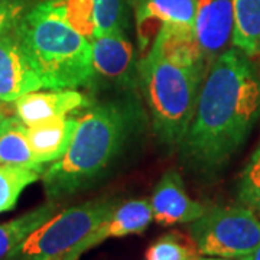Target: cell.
<instances>
[{
    "mask_svg": "<svg viewBox=\"0 0 260 260\" xmlns=\"http://www.w3.org/2000/svg\"><path fill=\"white\" fill-rule=\"evenodd\" d=\"M260 117V77L239 48H229L208 67L191 126L181 146L200 172H215L246 142Z\"/></svg>",
    "mask_w": 260,
    "mask_h": 260,
    "instance_id": "obj_1",
    "label": "cell"
},
{
    "mask_svg": "<svg viewBox=\"0 0 260 260\" xmlns=\"http://www.w3.org/2000/svg\"><path fill=\"white\" fill-rule=\"evenodd\" d=\"M133 121L130 106L121 102L94 106L81 116L67 152L41 177L48 200L77 194L100 178L124 148Z\"/></svg>",
    "mask_w": 260,
    "mask_h": 260,
    "instance_id": "obj_2",
    "label": "cell"
},
{
    "mask_svg": "<svg viewBox=\"0 0 260 260\" xmlns=\"http://www.w3.org/2000/svg\"><path fill=\"white\" fill-rule=\"evenodd\" d=\"M16 37L47 88L91 84V41L42 0L26 12Z\"/></svg>",
    "mask_w": 260,
    "mask_h": 260,
    "instance_id": "obj_3",
    "label": "cell"
},
{
    "mask_svg": "<svg viewBox=\"0 0 260 260\" xmlns=\"http://www.w3.org/2000/svg\"><path fill=\"white\" fill-rule=\"evenodd\" d=\"M138 70L155 133L168 148H177L194 119L207 73L172 64L152 51H148Z\"/></svg>",
    "mask_w": 260,
    "mask_h": 260,
    "instance_id": "obj_4",
    "label": "cell"
},
{
    "mask_svg": "<svg viewBox=\"0 0 260 260\" xmlns=\"http://www.w3.org/2000/svg\"><path fill=\"white\" fill-rule=\"evenodd\" d=\"M117 205L116 198H97L56 213L30 233L5 260H71L78 244Z\"/></svg>",
    "mask_w": 260,
    "mask_h": 260,
    "instance_id": "obj_5",
    "label": "cell"
},
{
    "mask_svg": "<svg viewBox=\"0 0 260 260\" xmlns=\"http://www.w3.org/2000/svg\"><path fill=\"white\" fill-rule=\"evenodd\" d=\"M188 230L201 256L242 260L260 246V218L246 205L205 210Z\"/></svg>",
    "mask_w": 260,
    "mask_h": 260,
    "instance_id": "obj_6",
    "label": "cell"
},
{
    "mask_svg": "<svg viewBox=\"0 0 260 260\" xmlns=\"http://www.w3.org/2000/svg\"><path fill=\"white\" fill-rule=\"evenodd\" d=\"M91 84L127 88L138 71L135 49L124 30H114L91 39Z\"/></svg>",
    "mask_w": 260,
    "mask_h": 260,
    "instance_id": "obj_7",
    "label": "cell"
},
{
    "mask_svg": "<svg viewBox=\"0 0 260 260\" xmlns=\"http://www.w3.org/2000/svg\"><path fill=\"white\" fill-rule=\"evenodd\" d=\"M42 88L44 81L29 61L16 32L0 37V102H16Z\"/></svg>",
    "mask_w": 260,
    "mask_h": 260,
    "instance_id": "obj_8",
    "label": "cell"
},
{
    "mask_svg": "<svg viewBox=\"0 0 260 260\" xmlns=\"http://www.w3.org/2000/svg\"><path fill=\"white\" fill-rule=\"evenodd\" d=\"M233 0H197L194 32L208 64L233 42Z\"/></svg>",
    "mask_w": 260,
    "mask_h": 260,
    "instance_id": "obj_9",
    "label": "cell"
},
{
    "mask_svg": "<svg viewBox=\"0 0 260 260\" xmlns=\"http://www.w3.org/2000/svg\"><path fill=\"white\" fill-rule=\"evenodd\" d=\"M150 207L153 220L160 225L192 223L207 210L188 195L182 177L175 169L167 171L159 179L150 198Z\"/></svg>",
    "mask_w": 260,
    "mask_h": 260,
    "instance_id": "obj_10",
    "label": "cell"
},
{
    "mask_svg": "<svg viewBox=\"0 0 260 260\" xmlns=\"http://www.w3.org/2000/svg\"><path fill=\"white\" fill-rule=\"evenodd\" d=\"M153 213L150 201L146 200H132L124 204H119L97 229H94L75 249L71 260H78L84 253L94 249L109 239L124 237L129 234L143 233L150 221Z\"/></svg>",
    "mask_w": 260,
    "mask_h": 260,
    "instance_id": "obj_11",
    "label": "cell"
},
{
    "mask_svg": "<svg viewBox=\"0 0 260 260\" xmlns=\"http://www.w3.org/2000/svg\"><path fill=\"white\" fill-rule=\"evenodd\" d=\"M90 106L87 95L75 88H42L19 97L15 113L26 126L65 117L80 107Z\"/></svg>",
    "mask_w": 260,
    "mask_h": 260,
    "instance_id": "obj_12",
    "label": "cell"
},
{
    "mask_svg": "<svg viewBox=\"0 0 260 260\" xmlns=\"http://www.w3.org/2000/svg\"><path fill=\"white\" fill-rule=\"evenodd\" d=\"M197 0H140L136 13L140 48L145 52L165 25L194 28Z\"/></svg>",
    "mask_w": 260,
    "mask_h": 260,
    "instance_id": "obj_13",
    "label": "cell"
},
{
    "mask_svg": "<svg viewBox=\"0 0 260 260\" xmlns=\"http://www.w3.org/2000/svg\"><path fill=\"white\" fill-rule=\"evenodd\" d=\"M172 64L207 73L210 64L207 62L200 44L195 37L194 28L185 25H165L162 26L155 41L149 48Z\"/></svg>",
    "mask_w": 260,
    "mask_h": 260,
    "instance_id": "obj_14",
    "label": "cell"
},
{
    "mask_svg": "<svg viewBox=\"0 0 260 260\" xmlns=\"http://www.w3.org/2000/svg\"><path fill=\"white\" fill-rule=\"evenodd\" d=\"M77 121L65 116L28 126L29 143L41 165L55 162L67 152L74 136Z\"/></svg>",
    "mask_w": 260,
    "mask_h": 260,
    "instance_id": "obj_15",
    "label": "cell"
},
{
    "mask_svg": "<svg viewBox=\"0 0 260 260\" xmlns=\"http://www.w3.org/2000/svg\"><path fill=\"white\" fill-rule=\"evenodd\" d=\"M0 165L37 169L45 168L35 158L28 139V126L16 117H6L0 123Z\"/></svg>",
    "mask_w": 260,
    "mask_h": 260,
    "instance_id": "obj_16",
    "label": "cell"
},
{
    "mask_svg": "<svg viewBox=\"0 0 260 260\" xmlns=\"http://www.w3.org/2000/svg\"><path fill=\"white\" fill-rule=\"evenodd\" d=\"M58 211L56 201H48L28 213L22 214L8 223L0 224V260H5L12 251L26 240L30 233L48 221Z\"/></svg>",
    "mask_w": 260,
    "mask_h": 260,
    "instance_id": "obj_17",
    "label": "cell"
},
{
    "mask_svg": "<svg viewBox=\"0 0 260 260\" xmlns=\"http://www.w3.org/2000/svg\"><path fill=\"white\" fill-rule=\"evenodd\" d=\"M233 45L247 56L260 55V0H233Z\"/></svg>",
    "mask_w": 260,
    "mask_h": 260,
    "instance_id": "obj_18",
    "label": "cell"
},
{
    "mask_svg": "<svg viewBox=\"0 0 260 260\" xmlns=\"http://www.w3.org/2000/svg\"><path fill=\"white\" fill-rule=\"evenodd\" d=\"M41 177L42 172L37 169L0 165V214L13 210L26 186Z\"/></svg>",
    "mask_w": 260,
    "mask_h": 260,
    "instance_id": "obj_19",
    "label": "cell"
},
{
    "mask_svg": "<svg viewBox=\"0 0 260 260\" xmlns=\"http://www.w3.org/2000/svg\"><path fill=\"white\" fill-rule=\"evenodd\" d=\"M200 256L191 236L169 232L148 247L145 260H194Z\"/></svg>",
    "mask_w": 260,
    "mask_h": 260,
    "instance_id": "obj_20",
    "label": "cell"
},
{
    "mask_svg": "<svg viewBox=\"0 0 260 260\" xmlns=\"http://www.w3.org/2000/svg\"><path fill=\"white\" fill-rule=\"evenodd\" d=\"M239 201L254 213H260V146L253 152L240 175Z\"/></svg>",
    "mask_w": 260,
    "mask_h": 260,
    "instance_id": "obj_21",
    "label": "cell"
},
{
    "mask_svg": "<svg viewBox=\"0 0 260 260\" xmlns=\"http://www.w3.org/2000/svg\"><path fill=\"white\" fill-rule=\"evenodd\" d=\"M94 5L95 35L124 30V12L121 0H91Z\"/></svg>",
    "mask_w": 260,
    "mask_h": 260,
    "instance_id": "obj_22",
    "label": "cell"
},
{
    "mask_svg": "<svg viewBox=\"0 0 260 260\" xmlns=\"http://www.w3.org/2000/svg\"><path fill=\"white\" fill-rule=\"evenodd\" d=\"M32 6V0H0V37L15 32Z\"/></svg>",
    "mask_w": 260,
    "mask_h": 260,
    "instance_id": "obj_23",
    "label": "cell"
},
{
    "mask_svg": "<svg viewBox=\"0 0 260 260\" xmlns=\"http://www.w3.org/2000/svg\"><path fill=\"white\" fill-rule=\"evenodd\" d=\"M242 260H260V246L256 249V250L253 251L251 254L246 256V257H243Z\"/></svg>",
    "mask_w": 260,
    "mask_h": 260,
    "instance_id": "obj_24",
    "label": "cell"
},
{
    "mask_svg": "<svg viewBox=\"0 0 260 260\" xmlns=\"http://www.w3.org/2000/svg\"><path fill=\"white\" fill-rule=\"evenodd\" d=\"M194 260H232V259H221V257H210V256H197Z\"/></svg>",
    "mask_w": 260,
    "mask_h": 260,
    "instance_id": "obj_25",
    "label": "cell"
},
{
    "mask_svg": "<svg viewBox=\"0 0 260 260\" xmlns=\"http://www.w3.org/2000/svg\"><path fill=\"white\" fill-rule=\"evenodd\" d=\"M5 119H6V117H5V113H3V110H2V107H0V123L5 120Z\"/></svg>",
    "mask_w": 260,
    "mask_h": 260,
    "instance_id": "obj_26",
    "label": "cell"
}]
</instances>
